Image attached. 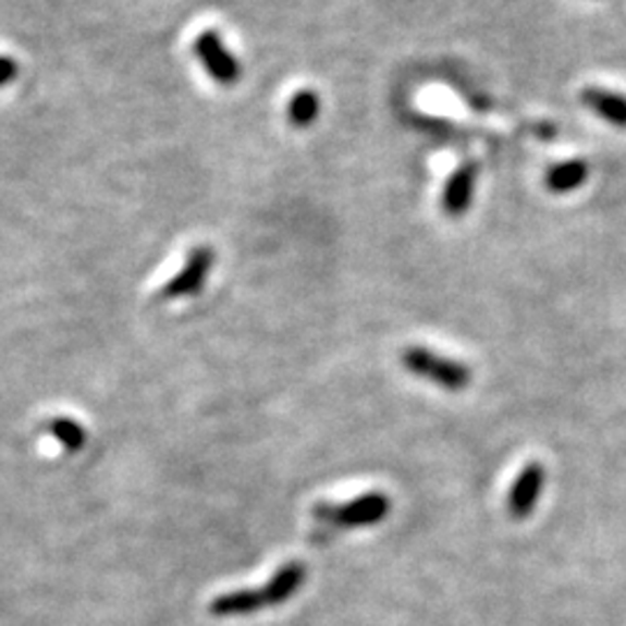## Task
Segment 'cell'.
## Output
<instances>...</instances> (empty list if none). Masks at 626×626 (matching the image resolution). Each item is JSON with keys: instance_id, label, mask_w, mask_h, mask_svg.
<instances>
[{"instance_id": "6", "label": "cell", "mask_w": 626, "mask_h": 626, "mask_svg": "<svg viewBox=\"0 0 626 626\" xmlns=\"http://www.w3.org/2000/svg\"><path fill=\"white\" fill-rule=\"evenodd\" d=\"M478 182V168L474 163L459 165L443 188L441 209L449 219H459L469 211V205L474 200V188Z\"/></svg>"}, {"instance_id": "7", "label": "cell", "mask_w": 626, "mask_h": 626, "mask_svg": "<svg viewBox=\"0 0 626 626\" xmlns=\"http://www.w3.org/2000/svg\"><path fill=\"white\" fill-rule=\"evenodd\" d=\"M211 265H213L211 250L209 248H195L184 270L168 281L163 295L168 299H172V297H188V295L200 293L202 285H205V279L211 270Z\"/></svg>"}, {"instance_id": "2", "label": "cell", "mask_w": 626, "mask_h": 626, "mask_svg": "<svg viewBox=\"0 0 626 626\" xmlns=\"http://www.w3.org/2000/svg\"><path fill=\"white\" fill-rule=\"evenodd\" d=\"M402 365L410 371L416 373L418 379H425L429 383H434L443 390H451V392H459L464 388H469L471 383V369L451 360V357L439 355L429 348H420V346H410L402 353Z\"/></svg>"}, {"instance_id": "4", "label": "cell", "mask_w": 626, "mask_h": 626, "mask_svg": "<svg viewBox=\"0 0 626 626\" xmlns=\"http://www.w3.org/2000/svg\"><path fill=\"white\" fill-rule=\"evenodd\" d=\"M193 51L217 84L232 86V84L240 82V75H242L240 63L225 49L219 33L207 30V33L198 35V38H195V42H193Z\"/></svg>"}, {"instance_id": "3", "label": "cell", "mask_w": 626, "mask_h": 626, "mask_svg": "<svg viewBox=\"0 0 626 626\" xmlns=\"http://www.w3.org/2000/svg\"><path fill=\"white\" fill-rule=\"evenodd\" d=\"M390 513V496L381 492H369L357 499L344 501V504H318L314 515L318 520L330 523L334 527H369L381 523Z\"/></svg>"}, {"instance_id": "12", "label": "cell", "mask_w": 626, "mask_h": 626, "mask_svg": "<svg viewBox=\"0 0 626 626\" xmlns=\"http://www.w3.org/2000/svg\"><path fill=\"white\" fill-rule=\"evenodd\" d=\"M16 70H20V67H16V63L12 59L0 57V86L10 84L16 77Z\"/></svg>"}, {"instance_id": "11", "label": "cell", "mask_w": 626, "mask_h": 626, "mask_svg": "<svg viewBox=\"0 0 626 626\" xmlns=\"http://www.w3.org/2000/svg\"><path fill=\"white\" fill-rule=\"evenodd\" d=\"M51 429V434L53 439H57L63 449L67 451H77L84 445L86 441V434H84V429L75 422V420H67V418H59V420H53L49 425Z\"/></svg>"}, {"instance_id": "10", "label": "cell", "mask_w": 626, "mask_h": 626, "mask_svg": "<svg viewBox=\"0 0 626 626\" xmlns=\"http://www.w3.org/2000/svg\"><path fill=\"white\" fill-rule=\"evenodd\" d=\"M320 112V100L318 94L307 88V91H299L291 98L289 102V121L295 125V128H307L316 121Z\"/></svg>"}, {"instance_id": "5", "label": "cell", "mask_w": 626, "mask_h": 626, "mask_svg": "<svg viewBox=\"0 0 626 626\" xmlns=\"http://www.w3.org/2000/svg\"><path fill=\"white\" fill-rule=\"evenodd\" d=\"M545 467L541 462H529L527 467L513 480L506 508L513 520H527L543 494Z\"/></svg>"}, {"instance_id": "9", "label": "cell", "mask_w": 626, "mask_h": 626, "mask_svg": "<svg viewBox=\"0 0 626 626\" xmlns=\"http://www.w3.org/2000/svg\"><path fill=\"white\" fill-rule=\"evenodd\" d=\"M589 176V168L585 160H564V163L554 165L545 172V188L550 193H574L578 191Z\"/></svg>"}, {"instance_id": "1", "label": "cell", "mask_w": 626, "mask_h": 626, "mask_svg": "<svg viewBox=\"0 0 626 626\" xmlns=\"http://www.w3.org/2000/svg\"><path fill=\"white\" fill-rule=\"evenodd\" d=\"M304 576H307L304 566L299 562H291V564H285L262 589H242V592L221 594L211 601L209 611L221 617L248 615L254 611H262V607L283 603L291 594H295L299 585L304 582Z\"/></svg>"}, {"instance_id": "8", "label": "cell", "mask_w": 626, "mask_h": 626, "mask_svg": "<svg viewBox=\"0 0 626 626\" xmlns=\"http://www.w3.org/2000/svg\"><path fill=\"white\" fill-rule=\"evenodd\" d=\"M582 105L589 107L599 119L615 125V128H626V96L611 91V88H585L580 94Z\"/></svg>"}]
</instances>
